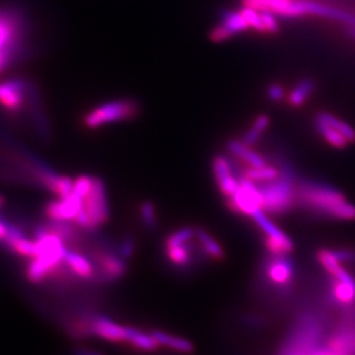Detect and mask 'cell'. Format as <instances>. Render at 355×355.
Wrapping results in <instances>:
<instances>
[{
    "label": "cell",
    "instance_id": "obj_23",
    "mask_svg": "<svg viewBox=\"0 0 355 355\" xmlns=\"http://www.w3.org/2000/svg\"><path fill=\"white\" fill-rule=\"evenodd\" d=\"M243 176L247 179L252 180L253 183H265L277 179L278 176H281V169L265 164L260 168H248L245 170Z\"/></svg>",
    "mask_w": 355,
    "mask_h": 355
},
{
    "label": "cell",
    "instance_id": "obj_25",
    "mask_svg": "<svg viewBox=\"0 0 355 355\" xmlns=\"http://www.w3.org/2000/svg\"><path fill=\"white\" fill-rule=\"evenodd\" d=\"M332 296L337 303L341 305H351L355 301V281L344 283L334 279L332 283Z\"/></svg>",
    "mask_w": 355,
    "mask_h": 355
},
{
    "label": "cell",
    "instance_id": "obj_35",
    "mask_svg": "<svg viewBox=\"0 0 355 355\" xmlns=\"http://www.w3.org/2000/svg\"><path fill=\"white\" fill-rule=\"evenodd\" d=\"M75 355H104L99 352L90 351V349H78L75 351Z\"/></svg>",
    "mask_w": 355,
    "mask_h": 355
},
{
    "label": "cell",
    "instance_id": "obj_29",
    "mask_svg": "<svg viewBox=\"0 0 355 355\" xmlns=\"http://www.w3.org/2000/svg\"><path fill=\"white\" fill-rule=\"evenodd\" d=\"M262 19H263L264 27L267 30V34H277L279 32V23H278L276 14L272 12H261Z\"/></svg>",
    "mask_w": 355,
    "mask_h": 355
},
{
    "label": "cell",
    "instance_id": "obj_33",
    "mask_svg": "<svg viewBox=\"0 0 355 355\" xmlns=\"http://www.w3.org/2000/svg\"><path fill=\"white\" fill-rule=\"evenodd\" d=\"M308 355H339L337 352L332 349L330 346H325V347H318L317 346L315 349L310 352Z\"/></svg>",
    "mask_w": 355,
    "mask_h": 355
},
{
    "label": "cell",
    "instance_id": "obj_16",
    "mask_svg": "<svg viewBox=\"0 0 355 355\" xmlns=\"http://www.w3.org/2000/svg\"><path fill=\"white\" fill-rule=\"evenodd\" d=\"M226 147L231 155L241 159L250 168H260L267 164L263 156L253 150L252 145H246L241 140H231L227 142Z\"/></svg>",
    "mask_w": 355,
    "mask_h": 355
},
{
    "label": "cell",
    "instance_id": "obj_8",
    "mask_svg": "<svg viewBox=\"0 0 355 355\" xmlns=\"http://www.w3.org/2000/svg\"><path fill=\"white\" fill-rule=\"evenodd\" d=\"M230 209L240 215L253 217L257 211L262 210L263 200L260 186L245 176L240 178V186L232 196L227 199Z\"/></svg>",
    "mask_w": 355,
    "mask_h": 355
},
{
    "label": "cell",
    "instance_id": "obj_27",
    "mask_svg": "<svg viewBox=\"0 0 355 355\" xmlns=\"http://www.w3.org/2000/svg\"><path fill=\"white\" fill-rule=\"evenodd\" d=\"M140 217L143 225L148 230H155L159 225L157 211L155 205L150 201H145L140 205Z\"/></svg>",
    "mask_w": 355,
    "mask_h": 355
},
{
    "label": "cell",
    "instance_id": "obj_19",
    "mask_svg": "<svg viewBox=\"0 0 355 355\" xmlns=\"http://www.w3.org/2000/svg\"><path fill=\"white\" fill-rule=\"evenodd\" d=\"M196 241L207 258L214 261H223L225 258V252L222 245L205 230L201 227L196 229Z\"/></svg>",
    "mask_w": 355,
    "mask_h": 355
},
{
    "label": "cell",
    "instance_id": "obj_13",
    "mask_svg": "<svg viewBox=\"0 0 355 355\" xmlns=\"http://www.w3.org/2000/svg\"><path fill=\"white\" fill-rule=\"evenodd\" d=\"M212 171L219 192L227 199L232 196L239 188L240 178H236L233 172L229 159H225L224 156H216L212 161Z\"/></svg>",
    "mask_w": 355,
    "mask_h": 355
},
{
    "label": "cell",
    "instance_id": "obj_34",
    "mask_svg": "<svg viewBox=\"0 0 355 355\" xmlns=\"http://www.w3.org/2000/svg\"><path fill=\"white\" fill-rule=\"evenodd\" d=\"M8 236V219H0V241H4Z\"/></svg>",
    "mask_w": 355,
    "mask_h": 355
},
{
    "label": "cell",
    "instance_id": "obj_9",
    "mask_svg": "<svg viewBox=\"0 0 355 355\" xmlns=\"http://www.w3.org/2000/svg\"><path fill=\"white\" fill-rule=\"evenodd\" d=\"M28 79L12 77L0 83V106L5 112L18 114L27 104L29 87Z\"/></svg>",
    "mask_w": 355,
    "mask_h": 355
},
{
    "label": "cell",
    "instance_id": "obj_20",
    "mask_svg": "<svg viewBox=\"0 0 355 355\" xmlns=\"http://www.w3.org/2000/svg\"><path fill=\"white\" fill-rule=\"evenodd\" d=\"M315 127L321 136L334 148L341 149L347 145L348 141L345 139L344 135L330 123H327V120L321 116V113L317 114L315 119Z\"/></svg>",
    "mask_w": 355,
    "mask_h": 355
},
{
    "label": "cell",
    "instance_id": "obj_21",
    "mask_svg": "<svg viewBox=\"0 0 355 355\" xmlns=\"http://www.w3.org/2000/svg\"><path fill=\"white\" fill-rule=\"evenodd\" d=\"M193 241L165 246V255L168 260L178 267H186L193 260Z\"/></svg>",
    "mask_w": 355,
    "mask_h": 355
},
{
    "label": "cell",
    "instance_id": "obj_30",
    "mask_svg": "<svg viewBox=\"0 0 355 355\" xmlns=\"http://www.w3.org/2000/svg\"><path fill=\"white\" fill-rule=\"evenodd\" d=\"M135 250V241L133 238H125L118 246V255L123 257V260H130L133 256Z\"/></svg>",
    "mask_w": 355,
    "mask_h": 355
},
{
    "label": "cell",
    "instance_id": "obj_22",
    "mask_svg": "<svg viewBox=\"0 0 355 355\" xmlns=\"http://www.w3.org/2000/svg\"><path fill=\"white\" fill-rule=\"evenodd\" d=\"M315 90V82L310 79H303L300 80L294 88L287 94V103L292 108H300L307 102V99H310L312 94Z\"/></svg>",
    "mask_w": 355,
    "mask_h": 355
},
{
    "label": "cell",
    "instance_id": "obj_11",
    "mask_svg": "<svg viewBox=\"0 0 355 355\" xmlns=\"http://www.w3.org/2000/svg\"><path fill=\"white\" fill-rule=\"evenodd\" d=\"M248 29L250 26L240 11H224L221 15V23L211 30L209 37L214 43L225 42Z\"/></svg>",
    "mask_w": 355,
    "mask_h": 355
},
{
    "label": "cell",
    "instance_id": "obj_2",
    "mask_svg": "<svg viewBox=\"0 0 355 355\" xmlns=\"http://www.w3.org/2000/svg\"><path fill=\"white\" fill-rule=\"evenodd\" d=\"M296 199L305 207L315 212L339 221L355 219V207L332 187L322 183L305 181L296 187Z\"/></svg>",
    "mask_w": 355,
    "mask_h": 355
},
{
    "label": "cell",
    "instance_id": "obj_18",
    "mask_svg": "<svg viewBox=\"0 0 355 355\" xmlns=\"http://www.w3.org/2000/svg\"><path fill=\"white\" fill-rule=\"evenodd\" d=\"M152 334L163 347L169 348L172 351L178 352V353H183V354H190L195 351L193 343L186 338L178 337V336L162 330H154Z\"/></svg>",
    "mask_w": 355,
    "mask_h": 355
},
{
    "label": "cell",
    "instance_id": "obj_5",
    "mask_svg": "<svg viewBox=\"0 0 355 355\" xmlns=\"http://www.w3.org/2000/svg\"><path fill=\"white\" fill-rule=\"evenodd\" d=\"M320 336L316 321L308 316L303 317L290 334L279 355H308L317 347Z\"/></svg>",
    "mask_w": 355,
    "mask_h": 355
},
{
    "label": "cell",
    "instance_id": "obj_26",
    "mask_svg": "<svg viewBox=\"0 0 355 355\" xmlns=\"http://www.w3.org/2000/svg\"><path fill=\"white\" fill-rule=\"evenodd\" d=\"M8 250H12L13 253L17 254L19 256L26 257L32 260L35 256L36 243L35 240H30L27 236H22L19 239L13 240L11 243L5 245Z\"/></svg>",
    "mask_w": 355,
    "mask_h": 355
},
{
    "label": "cell",
    "instance_id": "obj_7",
    "mask_svg": "<svg viewBox=\"0 0 355 355\" xmlns=\"http://www.w3.org/2000/svg\"><path fill=\"white\" fill-rule=\"evenodd\" d=\"M257 227L264 233V245L271 255H289L294 250V243L281 227H278L265 211H257L252 217Z\"/></svg>",
    "mask_w": 355,
    "mask_h": 355
},
{
    "label": "cell",
    "instance_id": "obj_1",
    "mask_svg": "<svg viewBox=\"0 0 355 355\" xmlns=\"http://www.w3.org/2000/svg\"><path fill=\"white\" fill-rule=\"evenodd\" d=\"M29 32L28 18L20 6L0 4V75L27 56Z\"/></svg>",
    "mask_w": 355,
    "mask_h": 355
},
{
    "label": "cell",
    "instance_id": "obj_4",
    "mask_svg": "<svg viewBox=\"0 0 355 355\" xmlns=\"http://www.w3.org/2000/svg\"><path fill=\"white\" fill-rule=\"evenodd\" d=\"M140 112V106L130 99H119L103 103L89 110L82 116V125L87 130H99L111 123H123L134 119Z\"/></svg>",
    "mask_w": 355,
    "mask_h": 355
},
{
    "label": "cell",
    "instance_id": "obj_3",
    "mask_svg": "<svg viewBox=\"0 0 355 355\" xmlns=\"http://www.w3.org/2000/svg\"><path fill=\"white\" fill-rule=\"evenodd\" d=\"M263 209L269 215H284L291 210L296 200L294 176L289 166H281L277 179L262 183L260 186Z\"/></svg>",
    "mask_w": 355,
    "mask_h": 355
},
{
    "label": "cell",
    "instance_id": "obj_32",
    "mask_svg": "<svg viewBox=\"0 0 355 355\" xmlns=\"http://www.w3.org/2000/svg\"><path fill=\"white\" fill-rule=\"evenodd\" d=\"M334 254H336V256L338 257V260L341 261V263H354L355 262L354 250H334Z\"/></svg>",
    "mask_w": 355,
    "mask_h": 355
},
{
    "label": "cell",
    "instance_id": "obj_15",
    "mask_svg": "<svg viewBox=\"0 0 355 355\" xmlns=\"http://www.w3.org/2000/svg\"><path fill=\"white\" fill-rule=\"evenodd\" d=\"M63 261L68 265L70 271L74 274L75 277L85 281L96 278L95 264L92 260L80 253L79 250L67 248Z\"/></svg>",
    "mask_w": 355,
    "mask_h": 355
},
{
    "label": "cell",
    "instance_id": "obj_31",
    "mask_svg": "<svg viewBox=\"0 0 355 355\" xmlns=\"http://www.w3.org/2000/svg\"><path fill=\"white\" fill-rule=\"evenodd\" d=\"M267 96L272 102H281V99H285V89L279 83H271L267 88Z\"/></svg>",
    "mask_w": 355,
    "mask_h": 355
},
{
    "label": "cell",
    "instance_id": "obj_17",
    "mask_svg": "<svg viewBox=\"0 0 355 355\" xmlns=\"http://www.w3.org/2000/svg\"><path fill=\"white\" fill-rule=\"evenodd\" d=\"M126 343L137 351L147 353L159 351V348L161 347V345L156 341L152 332L149 334L133 327H126Z\"/></svg>",
    "mask_w": 355,
    "mask_h": 355
},
{
    "label": "cell",
    "instance_id": "obj_12",
    "mask_svg": "<svg viewBox=\"0 0 355 355\" xmlns=\"http://www.w3.org/2000/svg\"><path fill=\"white\" fill-rule=\"evenodd\" d=\"M265 276L277 287H289L294 277V264L287 255H272L265 264Z\"/></svg>",
    "mask_w": 355,
    "mask_h": 355
},
{
    "label": "cell",
    "instance_id": "obj_28",
    "mask_svg": "<svg viewBox=\"0 0 355 355\" xmlns=\"http://www.w3.org/2000/svg\"><path fill=\"white\" fill-rule=\"evenodd\" d=\"M240 13L243 14V18H245L247 23L250 26V29H254L255 32H261V34H267L261 12L254 10V8L243 6V8L240 10Z\"/></svg>",
    "mask_w": 355,
    "mask_h": 355
},
{
    "label": "cell",
    "instance_id": "obj_10",
    "mask_svg": "<svg viewBox=\"0 0 355 355\" xmlns=\"http://www.w3.org/2000/svg\"><path fill=\"white\" fill-rule=\"evenodd\" d=\"M92 260L97 267L96 278L102 281H111L123 277L126 274V260L108 250H94L92 253Z\"/></svg>",
    "mask_w": 355,
    "mask_h": 355
},
{
    "label": "cell",
    "instance_id": "obj_14",
    "mask_svg": "<svg viewBox=\"0 0 355 355\" xmlns=\"http://www.w3.org/2000/svg\"><path fill=\"white\" fill-rule=\"evenodd\" d=\"M92 334L110 343H126V327L102 315L92 318Z\"/></svg>",
    "mask_w": 355,
    "mask_h": 355
},
{
    "label": "cell",
    "instance_id": "obj_24",
    "mask_svg": "<svg viewBox=\"0 0 355 355\" xmlns=\"http://www.w3.org/2000/svg\"><path fill=\"white\" fill-rule=\"evenodd\" d=\"M271 120L267 114H260L254 119L252 126L247 130L246 133L243 136V142L246 145H253L260 140L261 136L267 132V128L270 126Z\"/></svg>",
    "mask_w": 355,
    "mask_h": 355
},
{
    "label": "cell",
    "instance_id": "obj_6",
    "mask_svg": "<svg viewBox=\"0 0 355 355\" xmlns=\"http://www.w3.org/2000/svg\"><path fill=\"white\" fill-rule=\"evenodd\" d=\"M83 209L92 224V232L109 222L111 212L105 183L99 176H94L92 188L88 195L83 199Z\"/></svg>",
    "mask_w": 355,
    "mask_h": 355
},
{
    "label": "cell",
    "instance_id": "obj_36",
    "mask_svg": "<svg viewBox=\"0 0 355 355\" xmlns=\"http://www.w3.org/2000/svg\"><path fill=\"white\" fill-rule=\"evenodd\" d=\"M4 202H5L4 197H3V196H1V195H0V209H1V207H3V205H4Z\"/></svg>",
    "mask_w": 355,
    "mask_h": 355
}]
</instances>
